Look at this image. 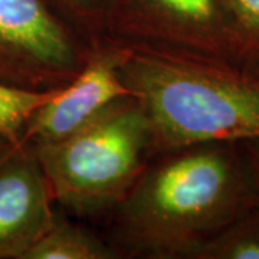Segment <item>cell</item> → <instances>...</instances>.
I'll return each mask as SVG.
<instances>
[{"label": "cell", "instance_id": "1", "mask_svg": "<svg viewBox=\"0 0 259 259\" xmlns=\"http://www.w3.org/2000/svg\"><path fill=\"white\" fill-rule=\"evenodd\" d=\"M157 158L114 209L115 236L130 253L186 258L259 204L242 143H203Z\"/></svg>", "mask_w": 259, "mask_h": 259}, {"label": "cell", "instance_id": "2", "mask_svg": "<svg viewBox=\"0 0 259 259\" xmlns=\"http://www.w3.org/2000/svg\"><path fill=\"white\" fill-rule=\"evenodd\" d=\"M128 48L120 75L146 111L151 158L203 143L259 140L258 71Z\"/></svg>", "mask_w": 259, "mask_h": 259}, {"label": "cell", "instance_id": "3", "mask_svg": "<svg viewBox=\"0 0 259 259\" xmlns=\"http://www.w3.org/2000/svg\"><path fill=\"white\" fill-rule=\"evenodd\" d=\"M29 144L52 199L76 214L115 209L151 160L150 124L134 95L64 139Z\"/></svg>", "mask_w": 259, "mask_h": 259}, {"label": "cell", "instance_id": "4", "mask_svg": "<svg viewBox=\"0 0 259 259\" xmlns=\"http://www.w3.org/2000/svg\"><path fill=\"white\" fill-rule=\"evenodd\" d=\"M91 40L48 0H0V82L54 90L81 72Z\"/></svg>", "mask_w": 259, "mask_h": 259}, {"label": "cell", "instance_id": "5", "mask_svg": "<svg viewBox=\"0 0 259 259\" xmlns=\"http://www.w3.org/2000/svg\"><path fill=\"white\" fill-rule=\"evenodd\" d=\"M105 37L238 65L223 0H114Z\"/></svg>", "mask_w": 259, "mask_h": 259}, {"label": "cell", "instance_id": "6", "mask_svg": "<svg viewBox=\"0 0 259 259\" xmlns=\"http://www.w3.org/2000/svg\"><path fill=\"white\" fill-rule=\"evenodd\" d=\"M130 48L110 37L91 40L81 72L37 110L26 124L22 143H49L83 127L112 102L133 95L122 82L120 68Z\"/></svg>", "mask_w": 259, "mask_h": 259}, {"label": "cell", "instance_id": "7", "mask_svg": "<svg viewBox=\"0 0 259 259\" xmlns=\"http://www.w3.org/2000/svg\"><path fill=\"white\" fill-rule=\"evenodd\" d=\"M52 194L29 143L0 154V259H23L54 225Z\"/></svg>", "mask_w": 259, "mask_h": 259}, {"label": "cell", "instance_id": "8", "mask_svg": "<svg viewBox=\"0 0 259 259\" xmlns=\"http://www.w3.org/2000/svg\"><path fill=\"white\" fill-rule=\"evenodd\" d=\"M118 250L95 235L69 222L55 219L23 259H114Z\"/></svg>", "mask_w": 259, "mask_h": 259}, {"label": "cell", "instance_id": "9", "mask_svg": "<svg viewBox=\"0 0 259 259\" xmlns=\"http://www.w3.org/2000/svg\"><path fill=\"white\" fill-rule=\"evenodd\" d=\"M185 259H259V204L199 243Z\"/></svg>", "mask_w": 259, "mask_h": 259}, {"label": "cell", "instance_id": "10", "mask_svg": "<svg viewBox=\"0 0 259 259\" xmlns=\"http://www.w3.org/2000/svg\"><path fill=\"white\" fill-rule=\"evenodd\" d=\"M59 88L30 90L0 82V137L9 144L22 143L30 117L47 104Z\"/></svg>", "mask_w": 259, "mask_h": 259}, {"label": "cell", "instance_id": "11", "mask_svg": "<svg viewBox=\"0 0 259 259\" xmlns=\"http://www.w3.org/2000/svg\"><path fill=\"white\" fill-rule=\"evenodd\" d=\"M236 62L259 72V0H223Z\"/></svg>", "mask_w": 259, "mask_h": 259}, {"label": "cell", "instance_id": "12", "mask_svg": "<svg viewBox=\"0 0 259 259\" xmlns=\"http://www.w3.org/2000/svg\"><path fill=\"white\" fill-rule=\"evenodd\" d=\"M52 8L90 40L105 36L114 0H48Z\"/></svg>", "mask_w": 259, "mask_h": 259}, {"label": "cell", "instance_id": "13", "mask_svg": "<svg viewBox=\"0 0 259 259\" xmlns=\"http://www.w3.org/2000/svg\"><path fill=\"white\" fill-rule=\"evenodd\" d=\"M246 156L249 158L252 173L255 177V185L258 189L259 194V140H249V141H242Z\"/></svg>", "mask_w": 259, "mask_h": 259}, {"label": "cell", "instance_id": "14", "mask_svg": "<svg viewBox=\"0 0 259 259\" xmlns=\"http://www.w3.org/2000/svg\"><path fill=\"white\" fill-rule=\"evenodd\" d=\"M9 146H10V144L8 143V141H6V140H3L2 137H0V154H2V153H3V151L6 150V148L9 147Z\"/></svg>", "mask_w": 259, "mask_h": 259}]
</instances>
